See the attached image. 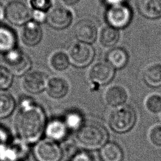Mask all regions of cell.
<instances>
[{"instance_id": "5bb4252c", "label": "cell", "mask_w": 161, "mask_h": 161, "mask_svg": "<svg viewBox=\"0 0 161 161\" xmlns=\"http://www.w3.org/2000/svg\"><path fill=\"white\" fill-rule=\"evenodd\" d=\"M42 35V29L40 24L32 20L23 25L21 38L24 44L29 47H34L40 42Z\"/></svg>"}, {"instance_id": "cb8c5ba5", "label": "cell", "mask_w": 161, "mask_h": 161, "mask_svg": "<svg viewBox=\"0 0 161 161\" xmlns=\"http://www.w3.org/2000/svg\"><path fill=\"white\" fill-rule=\"evenodd\" d=\"M119 33L118 30L107 26L103 28L99 33V40L101 45L104 47H112L118 41Z\"/></svg>"}, {"instance_id": "4fadbf2b", "label": "cell", "mask_w": 161, "mask_h": 161, "mask_svg": "<svg viewBox=\"0 0 161 161\" xmlns=\"http://www.w3.org/2000/svg\"><path fill=\"white\" fill-rule=\"evenodd\" d=\"M48 79L43 72L33 70L25 75L23 79V86L29 93L38 94L46 89Z\"/></svg>"}, {"instance_id": "e575fe53", "label": "cell", "mask_w": 161, "mask_h": 161, "mask_svg": "<svg viewBox=\"0 0 161 161\" xmlns=\"http://www.w3.org/2000/svg\"><path fill=\"white\" fill-rule=\"evenodd\" d=\"M64 4L67 6H73L77 4L80 0H62Z\"/></svg>"}, {"instance_id": "4dcf8cb0", "label": "cell", "mask_w": 161, "mask_h": 161, "mask_svg": "<svg viewBox=\"0 0 161 161\" xmlns=\"http://www.w3.org/2000/svg\"><path fill=\"white\" fill-rule=\"evenodd\" d=\"M70 161H93L91 155L84 151H77L70 157Z\"/></svg>"}, {"instance_id": "836d02e7", "label": "cell", "mask_w": 161, "mask_h": 161, "mask_svg": "<svg viewBox=\"0 0 161 161\" xmlns=\"http://www.w3.org/2000/svg\"><path fill=\"white\" fill-rule=\"evenodd\" d=\"M103 1L105 4H106L109 6H111L113 5L125 3V2L126 0H103Z\"/></svg>"}, {"instance_id": "ba28073f", "label": "cell", "mask_w": 161, "mask_h": 161, "mask_svg": "<svg viewBox=\"0 0 161 161\" xmlns=\"http://www.w3.org/2000/svg\"><path fill=\"white\" fill-rule=\"evenodd\" d=\"M28 153V143L17 137L0 147V161H22Z\"/></svg>"}, {"instance_id": "83f0119b", "label": "cell", "mask_w": 161, "mask_h": 161, "mask_svg": "<svg viewBox=\"0 0 161 161\" xmlns=\"http://www.w3.org/2000/svg\"><path fill=\"white\" fill-rule=\"evenodd\" d=\"M13 75L6 67L0 65V90H6L11 87Z\"/></svg>"}, {"instance_id": "5b68a950", "label": "cell", "mask_w": 161, "mask_h": 161, "mask_svg": "<svg viewBox=\"0 0 161 161\" xmlns=\"http://www.w3.org/2000/svg\"><path fill=\"white\" fill-rule=\"evenodd\" d=\"M33 154L36 161H60L63 152L56 142L47 138L36 143Z\"/></svg>"}, {"instance_id": "f546056e", "label": "cell", "mask_w": 161, "mask_h": 161, "mask_svg": "<svg viewBox=\"0 0 161 161\" xmlns=\"http://www.w3.org/2000/svg\"><path fill=\"white\" fill-rule=\"evenodd\" d=\"M148 139L154 146L161 147V124L156 125L150 129Z\"/></svg>"}, {"instance_id": "ffe728a7", "label": "cell", "mask_w": 161, "mask_h": 161, "mask_svg": "<svg viewBox=\"0 0 161 161\" xmlns=\"http://www.w3.org/2000/svg\"><path fill=\"white\" fill-rule=\"evenodd\" d=\"M16 34L8 26H0V53L4 54L16 48Z\"/></svg>"}, {"instance_id": "d6a6232c", "label": "cell", "mask_w": 161, "mask_h": 161, "mask_svg": "<svg viewBox=\"0 0 161 161\" xmlns=\"http://www.w3.org/2000/svg\"><path fill=\"white\" fill-rule=\"evenodd\" d=\"M32 19L34 21L40 23L46 21L47 13L40 11H32Z\"/></svg>"}, {"instance_id": "f1b7e54d", "label": "cell", "mask_w": 161, "mask_h": 161, "mask_svg": "<svg viewBox=\"0 0 161 161\" xmlns=\"http://www.w3.org/2000/svg\"><path fill=\"white\" fill-rule=\"evenodd\" d=\"M30 6L35 11L48 12L53 5L52 0H28Z\"/></svg>"}, {"instance_id": "ac0fdd59", "label": "cell", "mask_w": 161, "mask_h": 161, "mask_svg": "<svg viewBox=\"0 0 161 161\" xmlns=\"http://www.w3.org/2000/svg\"><path fill=\"white\" fill-rule=\"evenodd\" d=\"M137 8L147 18L154 19L161 17V0H137Z\"/></svg>"}, {"instance_id": "277c9868", "label": "cell", "mask_w": 161, "mask_h": 161, "mask_svg": "<svg viewBox=\"0 0 161 161\" xmlns=\"http://www.w3.org/2000/svg\"><path fill=\"white\" fill-rule=\"evenodd\" d=\"M108 26L117 30L127 26L132 19V11L125 3L109 6L105 13Z\"/></svg>"}, {"instance_id": "8fae6325", "label": "cell", "mask_w": 161, "mask_h": 161, "mask_svg": "<svg viewBox=\"0 0 161 161\" xmlns=\"http://www.w3.org/2000/svg\"><path fill=\"white\" fill-rule=\"evenodd\" d=\"M72 19L73 14L70 9L64 6H57L48 12L46 21L50 26L62 30L69 26Z\"/></svg>"}, {"instance_id": "2e32d148", "label": "cell", "mask_w": 161, "mask_h": 161, "mask_svg": "<svg viewBox=\"0 0 161 161\" xmlns=\"http://www.w3.org/2000/svg\"><path fill=\"white\" fill-rule=\"evenodd\" d=\"M67 81L61 77H53L48 80L46 91L48 95L53 99H61L69 92Z\"/></svg>"}, {"instance_id": "8992f818", "label": "cell", "mask_w": 161, "mask_h": 161, "mask_svg": "<svg viewBox=\"0 0 161 161\" xmlns=\"http://www.w3.org/2000/svg\"><path fill=\"white\" fill-rule=\"evenodd\" d=\"M4 60L8 66L7 68L13 75H25L31 67L30 58L22 51L16 48L5 53Z\"/></svg>"}, {"instance_id": "d4e9b609", "label": "cell", "mask_w": 161, "mask_h": 161, "mask_svg": "<svg viewBox=\"0 0 161 161\" xmlns=\"http://www.w3.org/2000/svg\"><path fill=\"white\" fill-rule=\"evenodd\" d=\"M70 64L68 55L62 51L55 52L49 58V64L51 68L57 72L66 70Z\"/></svg>"}, {"instance_id": "7402d4cb", "label": "cell", "mask_w": 161, "mask_h": 161, "mask_svg": "<svg viewBox=\"0 0 161 161\" xmlns=\"http://www.w3.org/2000/svg\"><path fill=\"white\" fill-rule=\"evenodd\" d=\"M143 78L150 87L161 86V63H153L147 66L143 71Z\"/></svg>"}, {"instance_id": "484cf974", "label": "cell", "mask_w": 161, "mask_h": 161, "mask_svg": "<svg viewBox=\"0 0 161 161\" xmlns=\"http://www.w3.org/2000/svg\"><path fill=\"white\" fill-rule=\"evenodd\" d=\"M145 107L152 114L161 112V95L153 93L148 96L145 101Z\"/></svg>"}, {"instance_id": "7c38bea8", "label": "cell", "mask_w": 161, "mask_h": 161, "mask_svg": "<svg viewBox=\"0 0 161 161\" xmlns=\"http://www.w3.org/2000/svg\"><path fill=\"white\" fill-rule=\"evenodd\" d=\"M74 36L78 42L91 44L97 36V29L93 21L84 19L79 21L74 28Z\"/></svg>"}, {"instance_id": "603a6c76", "label": "cell", "mask_w": 161, "mask_h": 161, "mask_svg": "<svg viewBox=\"0 0 161 161\" xmlns=\"http://www.w3.org/2000/svg\"><path fill=\"white\" fill-rule=\"evenodd\" d=\"M15 107L16 103L13 96L6 90H0V119L11 115Z\"/></svg>"}, {"instance_id": "9a60e30c", "label": "cell", "mask_w": 161, "mask_h": 161, "mask_svg": "<svg viewBox=\"0 0 161 161\" xmlns=\"http://www.w3.org/2000/svg\"><path fill=\"white\" fill-rule=\"evenodd\" d=\"M128 99V92L126 89L114 84L108 87L104 94V99L107 105L116 108L124 105Z\"/></svg>"}, {"instance_id": "7a4b0ae2", "label": "cell", "mask_w": 161, "mask_h": 161, "mask_svg": "<svg viewBox=\"0 0 161 161\" xmlns=\"http://www.w3.org/2000/svg\"><path fill=\"white\" fill-rule=\"evenodd\" d=\"M75 139L78 144L85 149H101L108 142V133L100 123L88 121L84 123L77 130Z\"/></svg>"}, {"instance_id": "9c48e42d", "label": "cell", "mask_w": 161, "mask_h": 161, "mask_svg": "<svg viewBox=\"0 0 161 161\" xmlns=\"http://www.w3.org/2000/svg\"><path fill=\"white\" fill-rule=\"evenodd\" d=\"M94 53L90 44L78 42L70 47L67 55L70 64L77 67H85L92 62Z\"/></svg>"}, {"instance_id": "52a82bcc", "label": "cell", "mask_w": 161, "mask_h": 161, "mask_svg": "<svg viewBox=\"0 0 161 161\" xmlns=\"http://www.w3.org/2000/svg\"><path fill=\"white\" fill-rule=\"evenodd\" d=\"M5 17L10 23L21 26L30 21L32 17V11L29 6L24 2L14 0L6 5Z\"/></svg>"}, {"instance_id": "1f68e13d", "label": "cell", "mask_w": 161, "mask_h": 161, "mask_svg": "<svg viewBox=\"0 0 161 161\" xmlns=\"http://www.w3.org/2000/svg\"><path fill=\"white\" fill-rule=\"evenodd\" d=\"M10 140L8 130L4 127L0 125V147L8 143Z\"/></svg>"}, {"instance_id": "44dd1931", "label": "cell", "mask_w": 161, "mask_h": 161, "mask_svg": "<svg viewBox=\"0 0 161 161\" xmlns=\"http://www.w3.org/2000/svg\"><path fill=\"white\" fill-rule=\"evenodd\" d=\"M106 60L107 62L114 69H121L128 63V54L123 48L114 47L108 52Z\"/></svg>"}, {"instance_id": "3957f363", "label": "cell", "mask_w": 161, "mask_h": 161, "mask_svg": "<svg viewBox=\"0 0 161 161\" xmlns=\"http://www.w3.org/2000/svg\"><path fill=\"white\" fill-rule=\"evenodd\" d=\"M136 121V114L133 107L122 105L114 108L109 114L108 123L109 128L118 133H125L131 130Z\"/></svg>"}, {"instance_id": "4316f807", "label": "cell", "mask_w": 161, "mask_h": 161, "mask_svg": "<svg viewBox=\"0 0 161 161\" xmlns=\"http://www.w3.org/2000/svg\"><path fill=\"white\" fill-rule=\"evenodd\" d=\"M64 121L68 129L76 130L84 123L82 115L76 111H70L67 113Z\"/></svg>"}, {"instance_id": "6da1fadb", "label": "cell", "mask_w": 161, "mask_h": 161, "mask_svg": "<svg viewBox=\"0 0 161 161\" xmlns=\"http://www.w3.org/2000/svg\"><path fill=\"white\" fill-rule=\"evenodd\" d=\"M46 125L43 108L30 97L22 98L14 118L18 137L28 144L36 143L45 131Z\"/></svg>"}, {"instance_id": "d6986e66", "label": "cell", "mask_w": 161, "mask_h": 161, "mask_svg": "<svg viewBox=\"0 0 161 161\" xmlns=\"http://www.w3.org/2000/svg\"><path fill=\"white\" fill-rule=\"evenodd\" d=\"M102 161H123V151L119 144L114 142H107L99 152Z\"/></svg>"}, {"instance_id": "e0dca14e", "label": "cell", "mask_w": 161, "mask_h": 161, "mask_svg": "<svg viewBox=\"0 0 161 161\" xmlns=\"http://www.w3.org/2000/svg\"><path fill=\"white\" fill-rule=\"evenodd\" d=\"M68 130L64 121L53 119L47 123L45 132L48 139L57 142L61 141L66 137Z\"/></svg>"}, {"instance_id": "d590c367", "label": "cell", "mask_w": 161, "mask_h": 161, "mask_svg": "<svg viewBox=\"0 0 161 161\" xmlns=\"http://www.w3.org/2000/svg\"><path fill=\"white\" fill-rule=\"evenodd\" d=\"M4 16H5V9H4L2 4H0V19H3Z\"/></svg>"}, {"instance_id": "30bf717a", "label": "cell", "mask_w": 161, "mask_h": 161, "mask_svg": "<svg viewBox=\"0 0 161 161\" xmlns=\"http://www.w3.org/2000/svg\"><path fill=\"white\" fill-rule=\"evenodd\" d=\"M89 79L94 86H100L109 83L114 75V69L107 62H98L89 70Z\"/></svg>"}]
</instances>
